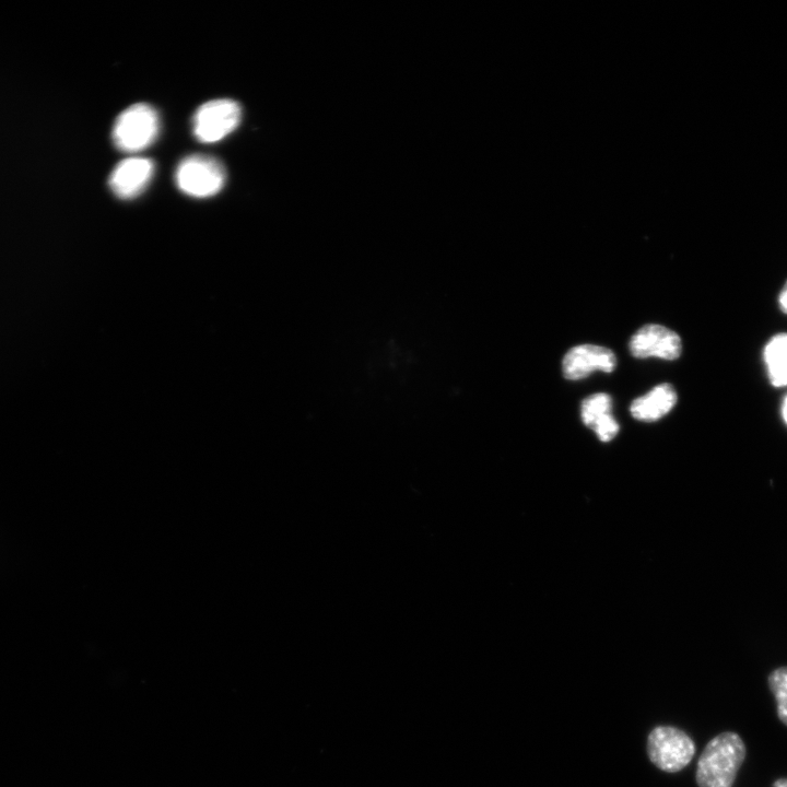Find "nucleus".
<instances>
[{
	"instance_id": "1",
	"label": "nucleus",
	"mask_w": 787,
	"mask_h": 787,
	"mask_svg": "<svg viewBox=\"0 0 787 787\" xmlns=\"http://www.w3.org/2000/svg\"><path fill=\"white\" fill-rule=\"evenodd\" d=\"M745 757V745L736 732H721L705 745L697 762L698 787H731Z\"/></svg>"
},
{
	"instance_id": "8",
	"label": "nucleus",
	"mask_w": 787,
	"mask_h": 787,
	"mask_svg": "<svg viewBox=\"0 0 787 787\" xmlns=\"http://www.w3.org/2000/svg\"><path fill=\"white\" fill-rule=\"evenodd\" d=\"M154 173L150 158L129 157L120 161L108 178L111 192L121 200L138 197L148 186Z\"/></svg>"
},
{
	"instance_id": "14",
	"label": "nucleus",
	"mask_w": 787,
	"mask_h": 787,
	"mask_svg": "<svg viewBox=\"0 0 787 787\" xmlns=\"http://www.w3.org/2000/svg\"><path fill=\"white\" fill-rule=\"evenodd\" d=\"M782 416L787 424V396L784 398L782 403Z\"/></svg>"
},
{
	"instance_id": "3",
	"label": "nucleus",
	"mask_w": 787,
	"mask_h": 787,
	"mask_svg": "<svg viewBox=\"0 0 787 787\" xmlns=\"http://www.w3.org/2000/svg\"><path fill=\"white\" fill-rule=\"evenodd\" d=\"M175 180L178 189L193 198L216 195L224 186L226 172L223 164L207 154L186 156L177 165Z\"/></svg>"
},
{
	"instance_id": "13",
	"label": "nucleus",
	"mask_w": 787,
	"mask_h": 787,
	"mask_svg": "<svg viewBox=\"0 0 787 787\" xmlns=\"http://www.w3.org/2000/svg\"><path fill=\"white\" fill-rule=\"evenodd\" d=\"M778 305L780 310L784 314H787V281L785 282L779 295H778Z\"/></svg>"
},
{
	"instance_id": "7",
	"label": "nucleus",
	"mask_w": 787,
	"mask_h": 787,
	"mask_svg": "<svg viewBox=\"0 0 787 787\" xmlns=\"http://www.w3.org/2000/svg\"><path fill=\"white\" fill-rule=\"evenodd\" d=\"M616 366L612 350L596 345L582 344L569 349L562 361L563 376L569 380L587 377L594 371L611 373Z\"/></svg>"
},
{
	"instance_id": "6",
	"label": "nucleus",
	"mask_w": 787,
	"mask_h": 787,
	"mask_svg": "<svg viewBox=\"0 0 787 787\" xmlns=\"http://www.w3.org/2000/svg\"><path fill=\"white\" fill-rule=\"evenodd\" d=\"M630 351L637 359L656 356L671 361L680 356L682 341L676 331L661 325L649 324L632 336Z\"/></svg>"
},
{
	"instance_id": "5",
	"label": "nucleus",
	"mask_w": 787,
	"mask_h": 787,
	"mask_svg": "<svg viewBox=\"0 0 787 787\" xmlns=\"http://www.w3.org/2000/svg\"><path fill=\"white\" fill-rule=\"evenodd\" d=\"M242 119V107L231 98H218L201 104L192 118V131L198 141L214 143L233 132Z\"/></svg>"
},
{
	"instance_id": "12",
	"label": "nucleus",
	"mask_w": 787,
	"mask_h": 787,
	"mask_svg": "<svg viewBox=\"0 0 787 787\" xmlns=\"http://www.w3.org/2000/svg\"><path fill=\"white\" fill-rule=\"evenodd\" d=\"M768 686L776 701L777 716L787 726V667H779L770 673Z\"/></svg>"
},
{
	"instance_id": "4",
	"label": "nucleus",
	"mask_w": 787,
	"mask_h": 787,
	"mask_svg": "<svg viewBox=\"0 0 787 787\" xmlns=\"http://www.w3.org/2000/svg\"><path fill=\"white\" fill-rule=\"evenodd\" d=\"M695 744L690 736L673 726H657L648 735L647 754L659 770L676 773L693 759Z\"/></svg>"
},
{
	"instance_id": "2",
	"label": "nucleus",
	"mask_w": 787,
	"mask_h": 787,
	"mask_svg": "<svg viewBox=\"0 0 787 787\" xmlns=\"http://www.w3.org/2000/svg\"><path fill=\"white\" fill-rule=\"evenodd\" d=\"M160 131V116L146 103H136L122 110L113 127V142L122 152H138L150 146Z\"/></svg>"
},
{
	"instance_id": "15",
	"label": "nucleus",
	"mask_w": 787,
	"mask_h": 787,
	"mask_svg": "<svg viewBox=\"0 0 787 787\" xmlns=\"http://www.w3.org/2000/svg\"><path fill=\"white\" fill-rule=\"evenodd\" d=\"M773 787H787V778H778L774 782Z\"/></svg>"
},
{
	"instance_id": "9",
	"label": "nucleus",
	"mask_w": 787,
	"mask_h": 787,
	"mask_svg": "<svg viewBox=\"0 0 787 787\" xmlns=\"http://www.w3.org/2000/svg\"><path fill=\"white\" fill-rule=\"evenodd\" d=\"M677 392L667 383L654 387L646 395L635 399L630 411L634 419L653 422L665 416L677 403Z\"/></svg>"
},
{
	"instance_id": "10",
	"label": "nucleus",
	"mask_w": 787,
	"mask_h": 787,
	"mask_svg": "<svg viewBox=\"0 0 787 787\" xmlns=\"http://www.w3.org/2000/svg\"><path fill=\"white\" fill-rule=\"evenodd\" d=\"M767 375L774 387L787 385V333H778L768 340L763 352Z\"/></svg>"
},
{
	"instance_id": "11",
	"label": "nucleus",
	"mask_w": 787,
	"mask_h": 787,
	"mask_svg": "<svg viewBox=\"0 0 787 787\" xmlns=\"http://www.w3.org/2000/svg\"><path fill=\"white\" fill-rule=\"evenodd\" d=\"M612 399L606 392H597L588 396L583 400L580 407V416L584 424L594 430V427L611 415Z\"/></svg>"
}]
</instances>
